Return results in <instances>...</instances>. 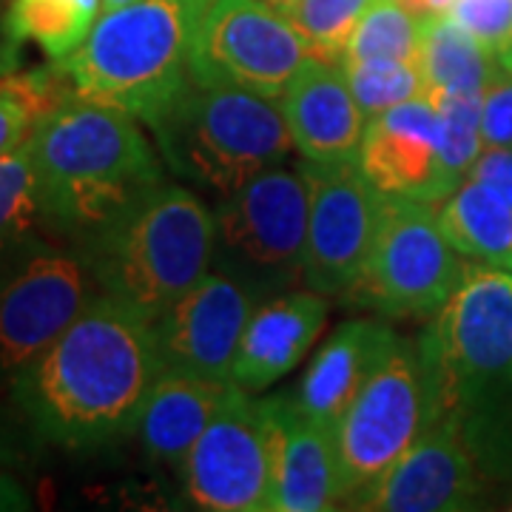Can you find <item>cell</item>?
Segmentation results:
<instances>
[{
    "label": "cell",
    "instance_id": "1",
    "mask_svg": "<svg viewBox=\"0 0 512 512\" xmlns=\"http://www.w3.org/2000/svg\"><path fill=\"white\" fill-rule=\"evenodd\" d=\"M163 373L154 322L100 293L72 328L15 379L18 399L49 441L92 450L137 424Z\"/></svg>",
    "mask_w": 512,
    "mask_h": 512
},
{
    "label": "cell",
    "instance_id": "2",
    "mask_svg": "<svg viewBox=\"0 0 512 512\" xmlns=\"http://www.w3.org/2000/svg\"><path fill=\"white\" fill-rule=\"evenodd\" d=\"M29 154L40 211L86 234L163 183V165L137 126V117L74 92L37 123Z\"/></svg>",
    "mask_w": 512,
    "mask_h": 512
},
{
    "label": "cell",
    "instance_id": "3",
    "mask_svg": "<svg viewBox=\"0 0 512 512\" xmlns=\"http://www.w3.org/2000/svg\"><path fill=\"white\" fill-rule=\"evenodd\" d=\"M211 0H134L103 12L57 72L83 100L151 123L191 80V52Z\"/></svg>",
    "mask_w": 512,
    "mask_h": 512
},
{
    "label": "cell",
    "instance_id": "4",
    "mask_svg": "<svg viewBox=\"0 0 512 512\" xmlns=\"http://www.w3.org/2000/svg\"><path fill=\"white\" fill-rule=\"evenodd\" d=\"M214 262V211L160 183L89 234L86 265L106 296L157 322Z\"/></svg>",
    "mask_w": 512,
    "mask_h": 512
},
{
    "label": "cell",
    "instance_id": "5",
    "mask_svg": "<svg viewBox=\"0 0 512 512\" xmlns=\"http://www.w3.org/2000/svg\"><path fill=\"white\" fill-rule=\"evenodd\" d=\"M430 419L461 427L484 416L512 387V274L467 262L453 296L421 333Z\"/></svg>",
    "mask_w": 512,
    "mask_h": 512
},
{
    "label": "cell",
    "instance_id": "6",
    "mask_svg": "<svg viewBox=\"0 0 512 512\" xmlns=\"http://www.w3.org/2000/svg\"><path fill=\"white\" fill-rule=\"evenodd\" d=\"M148 126L174 174L220 194L282 165L293 148L279 100L197 80H188Z\"/></svg>",
    "mask_w": 512,
    "mask_h": 512
},
{
    "label": "cell",
    "instance_id": "7",
    "mask_svg": "<svg viewBox=\"0 0 512 512\" xmlns=\"http://www.w3.org/2000/svg\"><path fill=\"white\" fill-rule=\"evenodd\" d=\"M308 237V183L302 171H271L220 194L214 208L211 268L259 299L302 279Z\"/></svg>",
    "mask_w": 512,
    "mask_h": 512
},
{
    "label": "cell",
    "instance_id": "8",
    "mask_svg": "<svg viewBox=\"0 0 512 512\" xmlns=\"http://www.w3.org/2000/svg\"><path fill=\"white\" fill-rule=\"evenodd\" d=\"M436 202L384 197L353 302L382 316H436L467 271L464 256L447 242Z\"/></svg>",
    "mask_w": 512,
    "mask_h": 512
},
{
    "label": "cell",
    "instance_id": "9",
    "mask_svg": "<svg viewBox=\"0 0 512 512\" xmlns=\"http://www.w3.org/2000/svg\"><path fill=\"white\" fill-rule=\"evenodd\" d=\"M308 40L265 0H211L191 52V80L279 100L311 60Z\"/></svg>",
    "mask_w": 512,
    "mask_h": 512
},
{
    "label": "cell",
    "instance_id": "10",
    "mask_svg": "<svg viewBox=\"0 0 512 512\" xmlns=\"http://www.w3.org/2000/svg\"><path fill=\"white\" fill-rule=\"evenodd\" d=\"M276 430L268 402L231 384L220 410L180 461L188 498L211 512H271Z\"/></svg>",
    "mask_w": 512,
    "mask_h": 512
},
{
    "label": "cell",
    "instance_id": "11",
    "mask_svg": "<svg viewBox=\"0 0 512 512\" xmlns=\"http://www.w3.org/2000/svg\"><path fill=\"white\" fill-rule=\"evenodd\" d=\"M430 421L419 345L399 339L336 421L345 498L390 470Z\"/></svg>",
    "mask_w": 512,
    "mask_h": 512
},
{
    "label": "cell",
    "instance_id": "12",
    "mask_svg": "<svg viewBox=\"0 0 512 512\" xmlns=\"http://www.w3.org/2000/svg\"><path fill=\"white\" fill-rule=\"evenodd\" d=\"M308 183V237L302 282L330 296L348 293L365 268L379 228L384 194H379L356 163L299 165Z\"/></svg>",
    "mask_w": 512,
    "mask_h": 512
},
{
    "label": "cell",
    "instance_id": "13",
    "mask_svg": "<svg viewBox=\"0 0 512 512\" xmlns=\"http://www.w3.org/2000/svg\"><path fill=\"white\" fill-rule=\"evenodd\" d=\"M484 478L453 416L427 421L390 470L345 498L348 510L458 512L481 507Z\"/></svg>",
    "mask_w": 512,
    "mask_h": 512
},
{
    "label": "cell",
    "instance_id": "14",
    "mask_svg": "<svg viewBox=\"0 0 512 512\" xmlns=\"http://www.w3.org/2000/svg\"><path fill=\"white\" fill-rule=\"evenodd\" d=\"M97 279L86 259L37 254L0 291V376L18 379L92 305Z\"/></svg>",
    "mask_w": 512,
    "mask_h": 512
},
{
    "label": "cell",
    "instance_id": "15",
    "mask_svg": "<svg viewBox=\"0 0 512 512\" xmlns=\"http://www.w3.org/2000/svg\"><path fill=\"white\" fill-rule=\"evenodd\" d=\"M256 302L242 282L208 271L154 322L163 367L234 384L239 342Z\"/></svg>",
    "mask_w": 512,
    "mask_h": 512
},
{
    "label": "cell",
    "instance_id": "16",
    "mask_svg": "<svg viewBox=\"0 0 512 512\" xmlns=\"http://www.w3.org/2000/svg\"><path fill=\"white\" fill-rule=\"evenodd\" d=\"M359 171L384 197L441 202L453 185L441 157V114L430 97H416L376 114L359 151Z\"/></svg>",
    "mask_w": 512,
    "mask_h": 512
},
{
    "label": "cell",
    "instance_id": "17",
    "mask_svg": "<svg viewBox=\"0 0 512 512\" xmlns=\"http://www.w3.org/2000/svg\"><path fill=\"white\" fill-rule=\"evenodd\" d=\"M293 148L311 163H356L365 143L367 114L350 89L342 63L305 60L279 97Z\"/></svg>",
    "mask_w": 512,
    "mask_h": 512
},
{
    "label": "cell",
    "instance_id": "18",
    "mask_svg": "<svg viewBox=\"0 0 512 512\" xmlns=\"http://www.w3.org/2000/svg\"><path fill=\"white\" fill-rule=\"evenodd\" d=\"M276 430L271 512H322L345 504L336 424L299 410L293 396L265 399Z\"/></svg>",
    "mask_w": 512,
    "mask_h": 512
},
{
    "label": "cell",
    "instance_id": "19",
    "mask_svg": "<svg viewBox=\"0 0 512 512\" xmlns=\"http://www.w3.org/2000/svg\"><path fill=\"white\" fill-rule=\"evenodd\" d=\"M328 319V299L319 291L276 296L256 305L239 342L231 382L248 393H259L305 359Z\"/></svg>",
    "mask_w": 512,
    "mask_h": 512
},
{
    "label": "cell",
    "instance_id": "20",
    "mask_svg": "<svg viewBox=\"0 0 512 512\" xmlns=\"http://www.w3.org/2000/svg\"><path fill=\"white\" fill-rule=\"evenodd\" d=\"M396 342L399 336L382 322L356 319L339 325L316 350L293 402L313 419L336 424Z\"/></svg>",
    "mask_w": 512,
    "mask_h": 512
},
{
    "label": "cell",
    "instance_id": "21",
    "mask_svg": "<svg viewBox=\"0 0 512 512\" xmlns=\"http://www.w3.org/2000/svg\"><path fill=\"white\" fill-rule=\"evenodd\" d=\"M231 390L228 382L202 379L183 370H168L151 384L146 402L137 413L134 433L146 453L157 461L180 464L200 433L220 410L225 393Z\"/></svg>",
    "mask_w": 512,
    "mask_h": 512
},
{
    "label": "cell",
    "instance_id": "22",
    "mask_svg": "<svg viewBox=\"0 0 512 512\" xmlns=\"http://www.w3.org/2000/svg\"><path fill=\"white\" fill-rule=\"evenodd\" d=\"M439 225L447 242L470 262L510 268L512 205L493 185L467 177L439 202Z\"/></svg>",
    "mask_w": 512,
    "mask_h": 512
},
{
    "label": "cell",
    "instance_id": "23",
    "mask_svg": "<svg viewBox=\"0 0 512 512\" xmlns=\"http://www.w3.org/2000/svg\"><path fill=\"white\" fill-rule=\"evenodd\" d=\"M501 69V60L450 15L424 18L421 72L427 94H484Z\"/></svg>",
    "mask_w": 512,
    "mask_h": 512
},
{
    "label": "cell",
    "instance_id": "24",
    "mask_svg": "<svg viewBox=\"0 0 512 512\" xmlns=\"http://www.w3.org/2000/svg\"><path fill=\"white\" fill-rule=\"evenodd\" d=\"M100 15L103 0H9L3 29L15 43H35L63 60L83 46Z\"/></svg>",
    "mask_w": 512,
    "mask_h": 512
},
{
    "label": "cell",
    "instance_id": "25",
    "mask_svg": "<svg viewBox=\"0 0 512 512\" xmlns=\"http://www.w3.org/2000/svg\"><path fill=\"white\" fill-rule=\"evenodd\" d=\"M57 72H3L0 74V154L23 148L37 123L72 92Z\"/></svg>",
    "mask_w": 512,
    "mask_h": 512
},
{
    "label": "cell",
    "instance_id": "26",
    "mask_svg": "<svg viewBox=\"0 0 512 512\" xmlns=\"http://www.w3.org/2000/svg\"><path fill=\"white\" fill-rule=\"evenodd\" d=\"M421 35L424 18L399 0H376L350 37L345 60H399L421 66Z\"/></svg>",
    "mask_w": 512,
    "mask_h": 512
},
{
    "label": "cell",
    "instance_id": "27",
    "mask_svg": "<svg viewBox=\"0 0 512 512\" xmlns=\"http://www.w3.org/2000/svg\"><path fill=\"white\" fill-rule=\"evenodd\" d=\"M373 3L376 0H296L285 15L308 40L313 57L342 63L350 37Z\"/></svg>",
    "mask_w": 512,
    "mask_h": 512
},
{
    "label": "cell",
    "instance_id": "28",
    "mask_svg": "<svg viewBox=\"0 0 512 512\" xmlns=\"http://www.w3.org/2000/svg\"><path fill=\"white\" fill-rule=\"evenodd\" d=\"M345 74L359 106L373 120L376 114L402 106L407 100L427 97V80L419 63L399 60H345Z\"/></svg>",
    "mask_w": 512,
    "mask_h": 512
},
{
    "label": "cell",
    "instance_id": "29",
    "mask_svg": "<svg viewBox=\"0 0 512 512\" xmlns=\"http://www.w3.org/2000/svg\"><path fill=\"white\" fill-rule=\"evenodd\" d=\"M441 114V157L447 180L456 191L470 177L481 140V94H427Z\"/></svg>",
    "mask_w": 512,
    "mask_h": 512
},
{
    "label": "cell",
    "instance_id": "30",
    "mask_svg": "<svg viewBox=\"0 0 512 512\" xmlns=\"http://www.w3.org/2000/svg\"><path fill=\"white\" fill-rule=\"evenodd\" d=\"M40 211V191L29 143L0 154V251L32 231Z\"/></svg>",
    "mask_w": 512,
    "mask_h": 512
},
{
    "label": "cell",
    "instance_id": "31",
    "mask_svg": "<svg viewBox=\"0 0 512 512\" xmlns=\"http://www.w3.org/2000/svg\"><path fill=\"white\" fill-rule=\"evenodd\" d=\"M450 18L484 43L498 60L512 46V0H453Z\"/></svg>",
    "mask_w": 512,
    "mask_h": 512
},
{
    "label": "cell",
    "instance_id": "32",
    "mask_svg": "<svg viewBox=\"0 0 512 512\" xmlns=\"http://www.w3.org/2000/svg\"><path fill=\"white\" fill-rule=\"evenodd\" d=\"M481 140L484 146L512 148V72L507 69L481 94Z\"/></svg>",
    "mask_w": 512,
    "mask_h": 512
},
{
    "label": "cell",
    "instance_id": "33",
    "mask_svg": "<svg viewBox=\"0 0 512 512\" xmlns=\"http://www.w3.org/2000/svg\"><path fill=\"white\" fill-rule=\"evenodd\" d=\"M470 177L493 185L495 191L512 205V148L484 146L470 168Z\"/></svg>",
    "mask_w": 512,
    "mask_h": 512
},
{
    "label": "cell",
    "instance_id": "34",
    "mask_svg": "<svg viewBox=\"0 0 512 512\" xmlns=\"http://www.w3.org/2000/svg\"><path fill=\"white\" fill-rule=\"evenodd\" d=\"M29 507H32V504H29V495H26V490H23L12 476L0 473V512L29 510Z\"/></svg>",
    "mask_w": 512,
    "mask_h": 512
},
{
    "label": "cell",
    "instance_id": "35",
    "mask_svg": "<svg viewBox=\"0 0 512 512\" xmlns=\"http://www.w3.org/2000/svg\"><path fill=\"white\" fill-rule=\"evenodd\" d=\"M402 6H407L413 15L419 18H433V15H447L453 0H399Z\"/></svg>",
    "mask_w": 512,
    "mask_h": 512
},
{
    "label": "cell",
    "instance_id": "36",
    "mask_svg": "<svg viewBox=\"0 0 512 512\" xmlns=\"http://www.w3.org/2000/svg\"><path fill=\"white\" fill-rule=\"evenodd\" d=\"M15 46L18 43L9 37V32L0 35V74L12 72V66H15Z\"/></svg>",
    "mask_w": 512,
    "mask_h": 512
},
{
    "label": "cell",
    "instance_id": "37",
    "mask_svg": "<svg viewBox=\"0 0 512 512\" xmlns=\"http://www.w3.org/2000/svg\"><path fill=\"white\" fill-rule=\"evenodd\" d=\"M128 3H134V0H103V12H111V9H123Z\"/></svg>",
    "mask_w": 512,
    "mask_h": 512
},
{
    "label": "cell",
    "instance_id": "38",
    "mask_svg": "<svg viewBox=\"0 0 512 512\" xmlns=\"http://www.w3.org/2000/svg\"><path fill=\"white\" fill-rule=\"evenodd\" d=\"M265 3H271V6H274V9H279V12H288L296 0H265Z\"/></svg>",
    "mask_w": 512,
    "mask_h": 512
},
{
    "label": "cell",
    "instance_id": "39",
    "mask_svg": "<svg viewBox=\"0 0 512 512\" xmlns=\"http://www.w3.org/2000/svg\"><path fill=\"white\" fill-rule=\"evenodd\" d=\"M501 66H504L507 72H512V46H510V52H507V55L501 57Z\"/></svg>",
    "mask_w": 512,
    "mask_h": 512
},
{
    "label": "cell",
    "instance_id": "40",
    "mask_svg": "<svg viewBox=\"0 0 512 512\" xmlns=\"http://www.w3.org/2000/svg\"><path fill=\"white\" fill-rule=\"evenodd\" d=\"M507 510H512V501H510V504H507Z\"/></svg>",
    "mask_w": 512,
    "mask_h": 512
},
{
    "label": "cell",
    "instance_id": "41",
    "mask_svg": "<svg viewBox=\"0 0 512 512\" xmlns=\"http://www.w3.org/2000/svg\"><path fill=\"white\" fill-rule=\"evenodd\" d=\"M507 271H510V274H512V265H510V268H507Z\"/></svg>",
    "mask_w": 512,
    "mask_h": 512
},
{
    "label": "cell",
    "instance_id": "42",
    "mask_svg": "<svg viewBox=\"0 0 512 512\" xmlns=\"http://www.w3.org/2000/svg\"><path fill=\"white\" fill-rule=\"evenodd\" d=\"M0 6H3V0H0Z\"/></svg>",
    "mask_w": 512,
    "mask_h": 512
}]
</instances>
